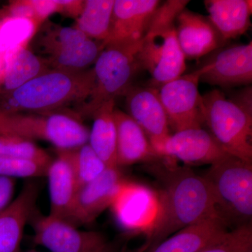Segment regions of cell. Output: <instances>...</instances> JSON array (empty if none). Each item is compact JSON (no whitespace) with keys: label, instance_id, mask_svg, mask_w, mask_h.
<instances>
[{"label":"cell","instance_id":"31","mask_svg":"<svg viewBox=\"0 0 252 252\" xmlns=\"http://www.w3.org/2000/svg\"><path fill=\"white\" fill-rule=\"evenodd\" d=\"M57 13L77 18L82 12L84 1L79 0H56Z\"/></svg>","mask_w":252,"mask_h":252},{"label":"cell","instance_id":"8","mask_svg":"<svg viewBox=\"0 0 252 252\" xmlns=\"http://www.w3.org/2000/svg\"><path fill=\"white\" fill-rule=\"evenodd\" d=\"M201 73L200 67L158 89L169 126L175 132L202 128L205 124L203 96L198 91Z\"/></svg>","mask_w":252,"mask_h":252},{"label":"cell","instance_id":"34","mask_svg":"<svg viewBox=\"0 0 252 252\" xmlns=\"http://www.w3.org/2000/svg\"></svg>","mask_w":252,"mask_h":252},{"label":"cell","instance_id":"17","mask_svg":"<svg viewBox=\"0 0 252 252\" xmlns=\"http://www.w3.org/2000/svg\"><path fill=\"white\" fill-rule=\"evenodd\" d=\"M114 116L117 126L118 167L140 162L151 163L161 159L154 152L147 135L128 114L115 108Z\"/></svg>","mask_w":252,"mask_h":252},{"label":"cell","instance_id":"13","mask_svg":"<svg viewBox=\"0 0 252 252\" xmlns=\"http://www.w3.org/2000/svg\"><path fill=\"white\" fill-rule=\"evenodd\" d=\"M160 4L158 0H115L110 32L102 42L104 47L112 43L142 39Z\"/></svg>","mask_w":252,"mask_h":252},{"label":"cell","instance_id":"32","mask_svg":"<svg viewBox=\"0 0 252 252\" xmlns=\"http://www.w3.org/2000/svg\"><path fill=\"white\" fill-rule=\"evenodd\" d=\"M127 248V243H125V240H114L112 245L108 248L101 252H124ZM26 252H39L36 251H28Z\"/></svg>","mask_w":252,"mask_h":252},{"label":"cell","instance_id":"6","mask_svg":"<svg viewBox=\"0 0 252 252\" xmlns=\"http://www.w3.org/2000/svg\"><path fill=\"white\" fill-rule=\"evenodd\" d=\"M143 38L104 46L93 68L95 85L89 98L81 104L79 116L92 117L104 102L126 94L136 74L142 69L140 52Z\"/></svg>","mask_w":252,"mask_h":252},{"label":"cell","instance_id":"33","mask_svg":"<svg viewBox=\"0 0 252 252\" xmlns=\"http://www.w3.org/2000/svg\"><path fill=\"white\" fill-rule=\"evenodd\" d=\"M128 252V250H127V248L126 249V250H125V251H124V252Z\"/></svg>","mask_w":252,"mask_h":252},{"label":"cell","instance_id":"14","mask_svg":"<svg viewBox=\"0 0 252 252\" xmlns=\"http://www.w3.org/2000/svg\"><path fill=\"white\" fill-rule=\"evenodd\" d=\"M126 95L128 115L142 129L149 142L162 140L170 135L158 89L152 86L130 87Z\"/></svg>","mask_w":252,"mask_h":252},{"label":"cell","instance_id":"7","mask_svg":"<svg viewBox=\"0 0 252 252\" xmlns=\"http://www.w3.org/2000/svg\"><path fill=\"white\" fill-rule=\"evenodd\" d=\"M0 135L46 141L68 150L89 142V131L76 117L54 112L0 114Z\"/></svg>","mask_w":252,"mask_h":252},{"label":"cell","instance_id":"21","mask_svg":"<svg viewBox=\"0 0 252 252\" xmlns=\"http://www.w3.org/2000/svg\"><path fill=\"white\" fill-rule=\"evenodd\" d=\"M115 99L102 104L93 114L89 145L107 167H119L117 161V126L114 119Z\"/></svg>","mask_w":252,"mask_h":252},{"label":"cell","instance_id":"28","mask_svg":"<svg viewBox=\"0 0 252 252\" xmlns=\"http://www.w3.org/2000/svg\"><path fill=\"white\" fill-rule=\"evenodd\" d=\"M252 252V223L230 230L217 243L198 252Z\"/></svg>","mask_w":252,"mask_h":252},{"label":"cell","instance_id":"3","mask_svg":"<svg viewBox=\"0 0 252 252\" xmlns=\"http://www.w3.org/2000/svg\"><path fill=\"white\" fill-rule=\"evenodd\" d=\"M189 3L187 0L160 3L151 20L143 38L140 61L142 69L150 73L152 87L158 89L185 72L186 59L177 39L175 21Z\"/></svg>","mask_w":252,"mask_h":252},{"label":"cell","instance_id":"4","mask_svg":"<svg viewBox=\"0 0 252 252\" xmlns=\"http://www.w3.org/2000/svg\"><path fill=\"white\" fill-rule=\"evenodd\" d=\"M204 121L212 136L231 157L252 164V91L247 88L232 98L220 90L203 96Z\"/></svg>","mask_w":252,"mask_h":252},{"label":"cell","instance_id":"24","mask_svg":"<svg viewBox=\"0 0 252 252\" xmlns=\"http://www.w3.org/2000/svg\"><path fill=\"white\" fill-rule=\"evenodd\" d=\"M115 0H86L74 28L89 39L104 42L112 25Z\"/></svg>","mask_w":252,"mask_h":252},{"label":"cell","instance_id":"19","mask_svg":"<svg viewBox=\"0 0 252 252\" xmlns=\"http://www.w3.org/2000/svg\"><path fill=\"white\" fill-rule=\"evenodd\" d=\"M57 158L48 167L46 177L49 180V215L67 220L77 192V184L72 164L61 152Z\"/></svg>","mask_w":252,"mask_h":252},{"label":"cell","instance_id":"26","mask_svg":"<svg viewBox=\"0 0 252 252\" xmlns=\"http://www.w3.org/2000/svg\"><path fill=\"white\" fill-rule=\"evenodd\" d=\"M58 150L61 151L72 164L77 180V190L95 180L107 169L104 162L88 143L75 149Z\"/></svg>","mask_w":252,"mask_h":252},{"label":"cell","instance_id":"22","mask_svg":"<svg viewBox=\"0 0 252 252\" xmlns=\"http://www.w3.org/2000/svg\"><path fill=\"white\" fill-rule=\"evenodd\" d=\"M50 69L45 61L27 46L19 48L6 57V67L0 80V94L16 90Z\"/></svg>","mask_w":252,"mask_h":252},{"label":"cell","instance_id":"2","mask_svg":"<svg viewBox=\"0 0 252 252\" xmlns=\"http://www.w3.org/2000/svg\"><path fill=\"white\" fill-rule=\"evenodd\" d=\"M95 85L94 69H50L16 90L0 94V114L56 112L72 103L84 104Z\"/></svg>","mask_w":252,"mask_h":252},{"label":"cell","instance_id":"10","mask_svg":"<svg viewBox=\"0 0 252 252\" xmlns=\"http://www.w3.org/2000/svg\"><path fill=\"white\" fill-rule=\"evenodd\" d=\"M160 158L187 165H214L230 157L210 132L203 128L187 129L150 142Z\"/></svg>","mask_w":252,"mask_h":252},{"label":"cell","instance_id":"11","mask_svg":"<svg viewBox=\"0 0 252 252\" xmlns=\"http://www.w3.org/2000/svg\"><path fill=\"white\" fill-rule=\"evenodd\" d=\"M125 182L119 167H107L97 178L77 190L66 220L76 227L92 223L112 206Z\"/></svg>","mask_w":252,"mask_h":252},{"label":"cell","instance_id":"12","mask_svg":"<svg viewBox=\"0 0 252 252\" xmlns=\"http://www.w3.org/2000/svg\"><path fill=\"white\" fill-rule=\"evenodd\" d=\"M200 81L221 87L248 85L252 81V43L223 49L201 67Z\"/></svg>","mask_w":252,"mask_h":252},{"label":"cell","instance_id":"9","mask_svg":"<svg viewBox=\"0 0 252 252\" xmlns=\"http://www.w3.org/2000/svg\"><path fill=\"white\" fill-rule=\"evenodd\" d=\"M31 220L33 242L51 252H101L114 242L100 232L79 230L67 220L49 215L34 213Z\"/></svg>","mask_w":252,"mask_h":252},{"label":"cell","instance_id":"16","mask_svg":"<svg viewBox=\"0 0 252 252\" xmlns=\"http://www.w3.org/2000/svg\"><path fill=\"white\" fill-rule=\"evenodd\" d=\"M39 188L28 182L0 215V252H20L25 228L36 211Z\"/></svg>","mask_w":252,"mask_h":252},{"label":"cell","instance_id":"23","mask_svg":"<svg viewBox=\"0 0 252 252\" xmlns=\"http://www.w3.org/2000/svg\"><path fill=\"white\" fill-rule=\"evenodd\" d=\"M103 49L102 42L89 39L54 51L43 59L51 69L84 70L91 63L95 62Z\"/></svg>","mask_w":252,"mask_h":252},{"label":"cell","instance_id":"25","mask_svg":"<svg viewBox=\"0 0 252 252\" xmlns=\"http://www.w3.org/2000/svg\"><path fill=\"white\" fill-rule=\"evenodd\" d=\"M39 26L32 20L2 13L0 16V58L6 59L13 51L27 46Z\"/></svg>","mask_w":252,"mask_h":252},{"label":"cell","instance_id":"5","mask_svg":"<svg viewBox=\"0 0 252 252\" xmlns=\"http://www.w3.org/2000/svg\"><path fill=\"white\" fill-rule=\"evenodd\" d=\"M203 177L227 226L234 229L252 223V164L230 156L210 165Z\"/></svg>","mask_w":252,"mask_h":252},{"label":"cell","instance_id":"18","mask_svg":"<svg viewBox=\"0 0 252 252\" xmlns=\"http://www.w3.org/2000/svg\"><path fill=\"white\" fill-rule=\"evenodd\" d=\"M220 217H213L182 228L145 252H198L229 232Z\"/></svg>","mask_w":252,"mask_h":252},{"label":"cell","instance_id":"29","mask_svg":"<svg viewBox=\"0 0 252 252\" xmlns=\"http://www.w3.org/2000/svg\"><path fill=\"white\" fill-rule=\"evenodd\" d=\"M49 165L0 156V176L14 179L46 177Z\"/></svg>","mask_w":252,"mask_h":252},{"label":"cell","instance_id":"1","mask_svg":"<svg viewBox=\"0 0 252 252\" xmlns=\"http://www.w3.org/2000/svg\"><path fill=\"white\" fill-rule=\"evenodd\" d=\"M152 162L148 170L161 183L158 210L144 230L145 241L128 252H145L177 231L210 217H219L211 190L203 176L176 162Z\"/></svg>","mask_w":252,"mask_h":252},{"label":"cell","instance_id":"30","mask_svg":"<svg viewBox=\"0 0 252 252\" xmlns=\"http://www.w3.org/2000/svg\"><path fill=\"white\" fill-rule=\"evenodd\" d=\"M15 190V179L0 176V215L12 203Z\"/></svg>","mask_w":252,"mask_h":252},{"label":"cell","instance_id":"20","mask_svg":"<svg viewBox=\"0 0 252 252\" xmlns=\"http://www.w3.org/2000/svg\"><path fill=\"white\" fill-rule=\"evenodd\" d=\"M210 21L223 40L243 35L251 26V0H207Z\"/></svg>","mask_w":252,"mask_h":252},{"label":"cell","instance_id":"27","mask_svg":"<svg viewBox=\"0 0 252 252\" xmlns=\"http://www.w3.org/2000/svg\"><path fill=\"white\" fill-rule=\"evenodd\" d=\"M0 156L46 165H49L53 160L46 151L32 141L14 136L0 135Z\"/></svg>","mask_w":252,"mask_h":252},{"label":"cell","instance_id":"15","mask_svg":"<svg viewBox=\"0 0 252 252\" xmlns=\"http://www.w3.org/2000/svg\"><path fill=\"white\" fill-rule=\"evenodd\" d=\"M177 39L186 59L195 60L210 54L224 43L208 16L184 9L177 18Z\"/></svg>","mask_w":252,"mask_h":252}]
</instances>
